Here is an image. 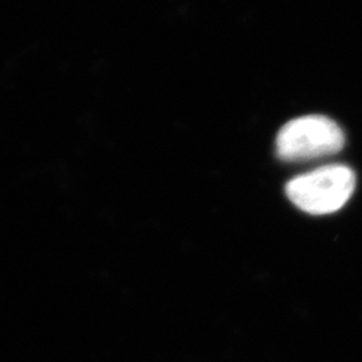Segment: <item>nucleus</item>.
Masks as SVG:
<instances>
[{
  "label": "nucleus",
  "instance_id": "nucleus-1",
  "mask_svg": "<svg viewBox=\"0 0 362 362\" xmlns=\"http://www.w3.org/2000/svg\"><path fill=\"white\" fill-rule=\"evenodd\" d=\"M356 188V176L345 165H326L288 181L286 194L299 209L327 215L344 207Z\"/></svg>",
  "mask_w": 362,
  "mask_h": 362
},
{
  "label": "nucleus",
  "instance_id": "nucleus-2",
  "mask_svg": "<svg viewBox=\"0 0 362 362\" xmlns=\"http://www.w3.org/2000/svg\"><path fill=\"white\" fill-rule=\"evenodd\" d=\"M345 145V134L333 119L305 116L287 122L276 137V153L288 163L336 155Z\"/></svg>",
  "mask_w": 362,
  "mask_h": 362
}]
</instances>
